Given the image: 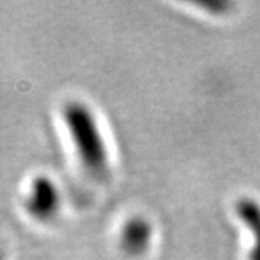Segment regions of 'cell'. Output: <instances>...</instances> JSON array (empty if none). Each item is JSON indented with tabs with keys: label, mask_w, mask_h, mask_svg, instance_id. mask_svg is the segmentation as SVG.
<instances>
[{
	"label": "cell",
	"mask_w": 260,
	"mask_h": 260,
	"mask_svg": "<svg viewBox=\"0 0 260 260\" xmlns=\"http://www.w3.org/2000/svg\"><path fill=\"white\" fill-rule=\"evenodd\" d=\"M61 197L55 182L48 177H37L25 200V208L38 221L51 220L59 210Z\"/></svg>",
	"instance_id": "obj_2"
},
{
	"label": "cell",
	"mask_w": 260,
	"mask_h": 260,
	"mask_svg": "<svg viewBox=\"0 0 260 260\" xmlns=\"http://www.w3.org/2000/svg\"><path fill=\"white\" fill-rule=\"evenodd\" d=\"M152 225L143 217H133L123 225L121 230V247L132 256H139L148 250L152 242Z\"/></svg>",
	"instance_id": "obj_3"
},
{
	"label": "cell",
	"mask_w": 260,
	"mask_h": 260,
	"mask_svg": "<svg viewBox=\"0 0 260 260\" xmlns=\"http://www.w3.org/2000/svg\"><path fill=\"white\" fill-rule=\"evenodd\" d=\"M0 260H5V254H3V251L0 250Z\"/></svg>",
	"instance_id": "obj_6"
},
{
	"label": "cell",
	"mask_w": 260,
	"mask_h": 260,
	"mask_svg": "<svg viewBox=\"0 0 260 260\" xmlns=\"http://www.w3.org/2000/svg\"><path fill=\"white\" fill-rule=\"evenodd\" d=\"M200 5L205 8V9L214 10L215 13L217 12H223L224 9H227L229 3L227 2H200Z\"/></svg>",
	"instance_id": "obj_5"
},
{
	"label": "cell",
	"mask_w": 260,
	"mask_h": 260,
	"mask_svg": "<svg viewBox=\"0 0 260 260\" xmlns=\"http://www.w3.org/2000/svg\"><path fill=\"white\" fill-rule=\"evenodd\" d=\"M236 211L243 223L250 229L254 237V246L249 254V259L260 260V204L253 198H242L236 204Z\"/></svg>",
	"instance_id": "obj_4"
},
{
	"label": "cell",
	"mask_w": 260,
	"mask_h": 260,
	"mask_svg": "<svg viewBox=\"0 0 260 260\" xmlns=\"http://www.w3.org/2000/svg\"><path fill=\"white\" fill-rule=\"evenodd\" d=\"M68 132L83 167L94 177L107 172L109 156L93 112L80 102H70L62 110Z\"/></svg>",
	"instance_id": "obj_1"
}]
</instances>
